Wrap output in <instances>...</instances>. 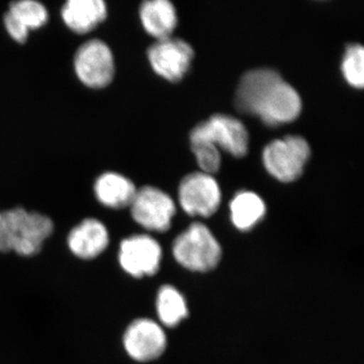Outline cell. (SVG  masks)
<instances>
[{
    "label": "cell",
    "mask_w": 364,
    "mask_h": 364,
    "mask_svg": "<svg viewBox=\"0 0 364 364\" xmlns=\"http://www.w3.org/2000/svg\"><path fill=\"white\" fill-rule=\"evenodd\" d=\"M54 232L48 215L14 208L0 213V252H14L25 257L37 255Z\"/></svg>",
    "instance_id": "cell-1"
},
{
    "label": "cell",
    "mask_w": 364,
    "mask_h": 364,
    "mask_svg": "<svg viewBox=\"0 0 364 364\" xmlns=\"http://www.w3.org/2000/svg\"><path fill=\"white\" fill-rule=\"evenodd\" d=\"M221 247L207 226L195 223L179 235L173 244V255L182 267L193 272H208L221 259Z\"/></svg>",
    "instance_id": "cell-2"
},
{
    "label": "cell",
    "mask_w": 364,
    "mask_h": 364,
    "mask_svg": "<svg viewBox=\"0 0 364 364\" xmlns=\"http://www.w3.org/2000/svg\"><path fill=\"white\" fill-rule=\"evenodd\" d=\"M310 154V146L303 136H287L268 144L263 151V163L273 177L291 182L301 176Z\"/></svg>",
    "instance_id": "cell-3"
},
{
    "label": "cell",
    "mask_w": 364,
    "mask_h": 364,
    "mask_svg": "<svg viewBox=\"0 0 364 364\" xmlns=\"http://www.w3.org/2000/svg\"><path fill=\"white\" fill-rule=\"evenodd\" d=\"M74 70L81 83L92 90L111 85L116 65L111 48L102 40H90L81 45L74 57Z\"/></svg>",
    "instance_id": "cell-4"
},
{
    "label": "cell",
    "mask_w": 364,
    "mask_h": 364,
    "mask_svg": "<svg viewBox=\"0 0 364 364\" xmlns=\"http://www.w3.org/2000/svg\"><path fill=\"white\" fill-rule=\"evenodd\" d=\"M191 142L210 143L234 156L242 157L247 153L249 136L245 126L239 119L218 114L191 131Z\"/></svg>",
    "instance_id": "cell-5"
},
{
    "label": "cell",
    "mask_w": 364,
    "mask_h": 364,
    "mask_svg": "<svg viewBox=\"0 0 364 364\" xmlns=\"http://www.w3.org/2000/svg\"><path fill=\"white\" fill-rule=\"evenodd\" d=\"M130 208L132 217L136 223L155 232L167 231L176 210L172 198L153 186L138 189Z\"/></svg>",
    "instance_id": "cell-6"
},
{
    "label": "cell",
    "mask_w": 364,
    "mask_h": 364,
    "mask_svg": "<svg viewBox=\"0 0 364 364\" xmlns=\"http://www.w3.org/2000/svg\"><path fill=\"white\" fill-rule=\"evenodd\" d=\"M153 70L169 81H179L191 67L195 52L188 42L176 38L158 40L148 49Z\"/></svg>",
    "instance_id": "cell-7"
},
{
    "label": "cell",
    "mask_w": 364,
    "mask_h": 364,
    "mask_svg": "<svg viewBox=\"0 0 364 364\" xmlns=\"http://www.w3.org/2000/svg\"><path fill=\"white\" fill-rule=\"evenodd\" d=\"M179 202L188 215L208 217L219 208L221 189L210 174L196 172L182 179L179 186Z\"/></svg>",
    "instance_id": "cell-8"
},
{
    "label": "cell",
    "mask_w": 364,
    "mask_h": 364,
    "mask_svg": "<svg viewBox=\"0 0 364 364\" xmlns=\"http://www.w3.org/2000/svg\"><path fill=\"white\" fill-rule=\"evenodd\" d=\"M161 258L159 243L148 235H134L122 241L119 246V265L136 279L154 275L159 269Z\"/></svg>",
    "instance_id": "cell-9"
},
{
    "label": "cell",
    "mask_w": 364,
    "mask_h": 364,
    "mask_svg": "<svg viewBox=\"0 0 364 364\" xmlns=\"http://www.w3.org/2000/svg\"><path fill=\"white\" fill-rule=\"evenodd\" d=\"M124 350L140 363L154 360L166 348V336L161 326L150 318H136L124 331Z\"/></svg>",
    "instance_id": "cell-10"
},
{
    "label": "cell",
    "mask_w": 364,
    "mask_h": 364,
    "mask_svg": "<svg viewBox=\"0 0 364 364\" xmlns=\"http://www.w3.org/2000/svg\"><path fill=\"white\" fill-rule=\"evenodd\" d=\"M301 100L298 91L282 79L261 102L256 116L269 126L289 123L299 117Z\"/></svg>",
    "instance_id": "cell-11"
},
{
    "label": "cell",
    "mask_w": 364,
    "mask_h": 364,
    "mask_svg": "<svg viewBox=\"0 0 364 364\" xmlns=\"http://www.w3.org/2000/svg\"><path fill=\"white\" fill-rule=\"evenodd\" d=\"M282 80L279 72L270 68H257L244 74L237 87L235 105L244 114H257L261 102L270 90Z\"/></svg>",
    "instance_id": "cell-12"
},
{
    "label": "cell",
    "mask_w": 364,
    "mask_h": 364,
    "mask_svg": "<svg viewBox=\"0 0 364 364\" xmlns=\"http://www.w3.org/2000/svg\"><path fill=\"white\" fill-rule=\"evenodd\" d=\"M67 244L76 257L83 260L95 259L109 246V231L102 222L90 218L71 230Z\"/></svg>",
    "instance_id": "cell-13"
},
{
    "label": "cell",
    "mask_w": 364,
    "mask_h": 364,
    "mask_svg": "<svg viewBox=\"0 0 364 364\" xmlns=\"http://www.w3.org/2000/svg\"><path fill=\"white\" fill-rule=\"evenodd\" d=\"M61 16L69 30L85 35L107 18V4L102 0H69L62 7Z\"/></svg>",
    "instance_id": "cell-14"
},
{
    "label": "cell",
    "mask_w": 364,
    "mask_h": 364,
    "mask_svg": "<svg viewBox=\"0 0 364 364\" xmlns=\"http://www.w3.org/2000/svg\"><path fill=\"white\" fill-rule=\"evenodd\" d=\"M138 189L128 177L107 172L97 179L95 193L98 202L105 207L119 210L130 207Z\"/></svg>",
    "instance_id": "cell-15"
},
{
    "label": "cell",
    "mask_w": 364,
    "mask_h": 364,
    "mask_svg": "<svg viewBox=\"0 0 364 364\" xmlns=\"http://www.w3.org/2000/svg\"><path fill=\"white\" fill-rule=\"evenodd\" d=\"M140 18L146 32L158 40L165 39L176 28V7L168 0H148L140 7Z\"/></svg>",
    "instance_id": "cell-16"
},
{
    "label": "cell",
    "mask_w": 364,
    "mask_h": 364,
    "mask_svg": "<svg viewBox=\"0 0 364 364\" xmlns=\"http://www.w3.org/2000/svg\"><path fill=\"white\" fill-rule=\"evenodd\" d=\"M234 226L241 231H247L264 217L267 207L259 196L252 191L237 193L230 205Z\"/></svg>",
    "instance_id": "cell-17"
},
{
    "label": "cell",
    "mask_w": 364,
    "mask_h": 364,
    "mask_svg": "<svg viewBox=\"0 0 364 364\" xmlns=\"http://www.w3.org/2000/svg\"><path fill=\"white\" fill-rule=\"evenodd\" d=\"M158 317L163 325L173 327L188 316V306L182 294L171 286L160 289L156 301Z\"/></svg>",
    "instance_id": "cell-18"
},
{
    "label": "cell",
    "mask_w": 364,
    "mask_h": 364,
    "mask_svg": "<svg viewBox=\"0 0 364 364\" xmlns=\"http://www.w3.org/2000/svg\"><path fill=\"white\" fill-rule=\"evenodd\" d=\"M9 13L13 14L28 31L42 28L49 20L47 9L35 0L13 2L9 4Z\"/></svg>",
    "instance_id": "cell-19"
},
{
    "label": "cell",
    "mask_w": 364,
    "mask_h": 364,
    "mask_svg": "<svg viewBox=\"0 0 364 364\" xmlns=\"http://www.w3.org/2000/svg\"><path fill=\"white\" fill-rule=\"evenodd\" d=\"M345 79L354 87L363 88L364 83V50L359 44H351L345 51L341 66Z\"/></svg>",
    "instance_id": "cell-20"
},
{
    "label": "cell",
    "mask_w": 364,
    "mask_h": 364,
    "mask_svg": "<svg viewBox=\"0 0 364 364\" xmlns=\"http://www.w3.org/2000/svg\"><path fill=\"white\" fill-rule=\"evenodd\" d=\"M193 153L200 169L205 173L212 174L220 169L221 165V154L219 148L210 143L196 142L191 143Z\"/></svg>",
    "instance_id": "cell-21"
},
{
    "label": "cell",
    "mask_w": 364,
    "mask_h": 364,
    "mask_svg": "<svg viewBox=\"0 0 364 364\" xmlns=\"http://www.w3.org/2000/svg\"><path fill=\"white\" fill-rule=\"evenodd\" d=\"M4 26H6V32L11 36V39L16 41V43H20V44H23V43L26 42L30 31L26 26L21 25L20 21L16 20L13 14H9V11L4 14Z\"/></svg>",
    "instance_id": "cell-22"
}]
</instances>
